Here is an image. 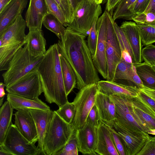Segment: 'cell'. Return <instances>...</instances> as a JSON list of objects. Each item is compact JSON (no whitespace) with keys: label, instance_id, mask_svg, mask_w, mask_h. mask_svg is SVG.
<instances>
[{"label":"cell","instance_id":"cell-43","mask_svg":"<svg viewBox=\"0 0 155 155\" xmlns=\"http://www.w3.org/2000/svg\"><path fill=\"white\" fill-rule=\"evenodd\" d=\"M100 122L98 111L94 104L87 115L86 122L97 127Z\"/></svg>","mask_w":155,"mask_h":155},{"label":"cell","instance_id":"cell-5","mask_svg":"<svg viewBox=\"0 0 155 155\" xmlns=\"http://www.w3.org/2000/svg\"><path fill=\"white\" fill-rule=\"evenodd\" d=\"M74 132L72 124L65 122L54 111L53 117L45 137V155H57Z\"/></svg>","mask_w":155,"mask_h":155},{"label":"cell","instance_id":"cell-10","mask_svg":"<svg viewBox=\"0 0 155 155\" xmlns=\"http://www.w3.org/2000/svg\"><path fill=\"white\" fill-rule=\"evenodd\" d=\"M8 93L35 99L43 92L38 69L34 70L20 78L12 85L6 87Z\"/></svg>","mask_w":155,"mask_h":155},{"label":"cell","instance_id":"cell-48","mask_svg":"<svg viewBox=\"0 0 155 155\" xmlns=\"http://www.w3.org/2000/svg\"><path fill=\"white\" fill-rule=\"evenodd\" d=\"M0 155H13L3 145L0 144Z\"/></svg>","mask_w":155,"mask_h":155},{"label":"cell","instance_id":"cell-52","mask_svg":"<svg viewBox=\"0 0 155 155\" xmlns=\"http://www.w3.org/2000/svg\"><path fill=\"white\" fill-rule=\"evenodd\" d=\"M146 133L148 134H150L155 135V129L148 130L147 131Z\"/></svg>","mask_w":155,"mask_h":155},{"label":"cell","instance_id":"cell-34","mask_svg":"<svg viewBox=\"0 0 155 155\" xmlns=\"http://www.w3.org/2000/svg\"><path fill=\"white\" fill-rule=\"evenodd\" d=\"M134 66L133 63L127 62L121 58L116 68L113 81L118 83L126 77Z\"/></svg>","mask_w":155,"mask_h":155},{"label":"cell","instance_id":"cell-26","mask_svg":"<svg viewBox=\"0 0 155 155\" xmlns=\"http://www.w3.org/2000/svg\"><path fill=\"white\" fill-rule=\"evenodd\" d=\"M144 87L155 90V70L144 62L133 64Z\"/></svg>","mask_w":155,"mask_h":155},{"label":"cell","instance_id":"cell-6","mask_svg":"<svg viewBox=\"0 0 155 155\" xmlns=\"http://www.w3.org/2000/svg\"><path fill=\"white\" fill-rule=\"evenodd\" d=\"M109 96L115 107V122L128 131L139 134H148L134 111L130 98L132 96L115 94Z\"/></svg>","mask_w":155,"mask_h":155},{"label":"cell","instance_id":"cell-21","mask_svg":"<svg viewBox=\"0 0 155 155\" xmlns=\"http://www.w3.org/2000/svg\"><path fill=\"white\" fill-rule=\"evenodd\" d=\"M97 139L95 152L100 155H119L108 127L100 122L97 127Z\"/></svg>","mask_w":155,"mask_h":155},{"label":"cell","instance_id":"cell-53","mask_svg":"<svg viewBox=\"0 0 155 155\" xmlns=\"http://www.w3.org/2000/svg\"><path fill=\"white\" fill-rule=\"evenodd\" d=\"M96 4L97 5L100 4L102 3L103 0H95Z\"/></svg>","mask_w":155,"mask_h":155},{"label":"cell","instance_id":"cell-50","mask_svg":"<svg viewBox=\"0 0 155 155\" xmlns=\"http://www.w3.org/2000/svg\"><path fill=\"white\" fill-rule=\"evenodd\" d=\"M12 0H0V12Z\"/></svg>","mask_w":155,"mask_h":155},{"label":"cell","instance_id":"cell-15","mask_svg":"<svg viewBox=\"0 0 155 155\" xmlns=\"http://www.w3.org/2000/svg\"><path fill=\"white\" fill-rule=\"evenodd\" d=\"M14 124L21 134L30 142L38 141L35 122L29 110H17L15 114Z\"/></svg>","mask_w":155,"mask_h":155},{"label":"cell","instance_id":"cell-29","mask_svg":"<svg viewBox=\"0 0 155 155\" xmlns=\"http://www.w3.org/2000/svg\"><path fill=\"white\" fill-rule=\"evenodd\" d=\"M137 0H121L115 6L113 15L114 21L118 19L131 20L132 11Z\"/></svg>","mask_w":155,"mask_h":155},{"label":"cell","instance_id":"cell-32","mask_svg":"<svg viewBox=\"0 0 155 155\" xmlns=\"http://www.w3.org/2000/svg\"><path fill=\"white\" fill-rule=\"evenodd\" d=\"M102 13V8L100 4L98 5L94 20L89 33L88 35L87 45L91 51L92 57L95 54L97 41V35L96 24L99 16Z\"/></svg>","mask_w":155,"mask_h":155},{"label":"cell","instance_id":"cell-14","mask_svg":"<svg viewBox=\"0 0 155 155\" xmlns=\"http://www.w3.org/2000/svg\"><path fill=\"white\" fill-rule=\"evenodd\" d=\"M78 149L83 154L97 155V127L86 122L84 126L75 132Z\"/></svg>","mask_w":155,"mask_h":155},{"label":"cell","instance_id":"cell-13","mask_svg":"<svg viewBox=\"0 0 155 155\" xmlns=\"http://www.w3.org/2000/svg\"><path fill=\"white\" fill-rule=\"evenodd\" d=\"M113 128L121 139L125 155H136L150 136L148 134H139L128 131L116 122Z\"/></svg>","mask_w":155,"mask_h":155},{"label":"cell","instance_id":"cell-22","mask_svg":"<svg viewBox=\"0 0 155 155\" xmlns=\"http://www.w3.org/2000/svg\"><path fill=\"white\" fill-rule=\"evenodd\" d=\"M134 111L147 131L155 129V112L137 96L131 97Z\"/></svg>","mask_w":155,"mask_h":155},{"label":"cell","instance_id":"cell-37","mask_svg":"<svg viewBox=\"0 0 155 155\" xmlns=\"http://www.w3.org/2000/svg\"><path fill=\"white\" fill-rule=\"evenodd\" d=\"M142 59L144 62L152 66L155 65V46H146L142 50Z\"/></svg>","mask_w":155,"mask_h":155},{"label":"cell","instance_id":"cell-31","mask_svg":"<svg viewBox=\"0 0 155 155\" xmlns=\"http://www.w3.org/2000/svg\"><path fill=\"white\" fill-rule=\"evenodd\" d=\"M136 25L143 46L155 43V21L148 24Z\"/></svg>","mask_w":155,"mask_h":155},{"label":"cell","instance_id":"cell-47","mask_svg":"<svg viewBox=\"0 0 155 155\" xmlns=\"http://www.w3.org/2000/svg\"><path fill=\"white\" fill-rule=\"evenodd\" d=\"M151 12L155 14V0H150L147 8L143 12Z\"/></svg>","mask_w":155,"mask_h":155},{"label":"cell","instance_id":"cell-28","mask_svg":"<svg viewBox=\"0 0 155 155\" xmlns=\"http://www.w3.org/2000/svg\"><path fill=\"white\" fill-rule=\"evenodd\" d=\"M13 109L7 101L0 109V144L4 141L7 131L12 124Z\"/></svg>","mask_w":155,"mask_h":155},{"label":"cell","instance_id":"cell-33","mask_svg":"<svg viewBox=\"0 0 155 155\" xmlns=\"http://www.w3.org/2000/svg\"><path fill=\"white\" fill-rule=\"evenodd\" d=\"M57 114L66 123L71 124L75 113V105L68 101L59 106V109L54 110Z\"/></svg>","mask_w":155,"mask_h":155},{"label":"cell","instance_id":"cell-46","mask_svg":"<svg viewBox=\"0 0 155 155\" xmlns=\"http://www.w3.org/2000/svg\"><path fill=\"white\" fill-rule=\"evenodd\" d=\"M155 101V90L144 87L140 90Z\"/></svg>","mask_w":155,"mask_h":155},{"label":"cell","instance_id":"cell-2","mask_svg":"<svg viewBox=\"0 0 155 155\" xmlns=\"http://www.w3.org/2000/svg\"><path fill=\"white\" fill-rule=\"evenodd\" d=\"M38 69L46 101L58 107L68 102L57 43L46 51Z\"/></svg>","mask_w":155,"mask_h":155},{"label":"cell","instance_id":"cell-17","mask_svg":"<svg viewBox=\"0 0 155 155\" xmlns=\"http://www.w3.org/2000/svg\"><path fill=\"white\" fill-rule=\"evenodd\" d=\"M48 14L45 0H30L25 15L26 26L29 30L41 29L44 18Z\"/></svg>","mask_w":155,"mask_h":155},{"label":"cell","instance_id":"cell-7","mask_svg":"<svg viewBox=\"0 0 155 155\" xmlns=\"http://www.w3.org/2000/svg\"><path fill=\"white\" fill-rule=\"evenodd\" d=\"M98 92L97 84L87 85L79 90L73 102L75 113L71 123L76 132L85 125L87 115L95 104Z\"/></svg>","mask_w":155,"mask_h":155},{"label":"cell","instance_id":"cell-11","mask_svg":"<svg viewBox=\"0 0 155 155\" xmlns=\"http://www.w3.org/2000/svg\"><path fill=\"white\" fill-rule=\"evenodd\" d=\"M13 155H37L40 154L35 143L30 142L12 123L2 144Z\"/></svg>","mask_w":155,"mask_h":155},{"label":"cell","instance_id":"cell-3","mask_svg":"<svg viewBox=\"0 0 155 155\" xmlns=\"http://www.w3.org/2000/svg\"><path fill=\"white\" fill-rule=\"evenodd\" d=\"M26 24L21 14L0 36V70H7L16 52L26 43Z\"/></svg>","mask_w":155,"mask_h":155},{"label":"cell","instance_id":"cell-12","mask_svg":"<svg viewBox=\"0 0 155 155\" xmlns=\"http://www.w3.org/2000/svg\"><path fill=\"white\" fill-rule=\"evenodd\" d=\"M97 41L96 51L92 57L97 71L104 79L107 77L108 68L106 55L107 24L106 10L99 17L96 24Z\"/></svg>","mask_w":155,"mask_h":155},{"label":"cell","instance_id":"cell-25","mask_svg":"<svg viewBox=\"0 0 155 155\" xmlns=\"http://www.w3.org/2000/svg\"><path fill=\"white\" fill-rule=\"evenodd\" d=\"M26 41L28 49L31 55L37 57L44 55L46 43L41 29L29 30Z\"/></svg>","mask_w":155,"mask_h":155},{"label":"cell","instance_id":"cell-51","mask_svg":"<svg viewBox=\"0 0 155 155\" xmlns=\"http://www.w3.org/2000/svg\"><path fill=\"white\" fill-rule=\"evenodd\" d=\"M71 4V7L73 12L74 11L75 8L81 0H68Z\"/></svg>","mask_w":155,"mask_h":155},{"label":"cell","instance_id":"cell-45","mask_svg":"<svg viewBox=\"0 0 155 155\" xmlns=\"http://www.w3.org/2000/svg\"><path fill=\"white\" fill-rule=\"evenodd\" d=\"M121 0H107L106 9L108 12L112 11Z\"/></svg>","mask_w":155,"mask_h":155},{"label":"cell","instance_id":"cell-41","mask_svg":"<svg viewBox=\"0 0 155 155\" xmlns=\"http://www.w3.org/2000/svg\"><path fill=\"white\" fill-rule=\"evenodd\" d=\"M115 146L119 155H125L121 139L117 131L113 127H108Z\"/></svg>","mask_w":155,"mask_h":155},{"label":"cell","instance_id":"cell-36","mask_svg":"<svg viewBox=\"0 0 155 155\" xmlns=\"http://www.w3.org/2000/svg\"><path fill=\"white\" fill-rule=\"evenodd\" d=\"M75 132L57 155H78V153Z\"/></svg>","mask_w":155,"mask_h":155},{"label":"cell","instance_id":"cell-18","mask_svg":"<svg viewBox=\"0 0 155 155\" xmlns=\"http://www.w3.org/2000/svg\"><path fill=\"white\" fill-rule=\"evenodd\" d=\"M27 0H12L0 12V36L21 14Z\"/></svg>","mask_w":155,"mask_h":155},{"label":"cell","instance_id":"cell-35","mask_svg":"<svg viewBox=\"0 0 155 155\" xmlns=\"http://www.w3.org/2000/svg\"><path fill=\"white\" fill-rule=\"evenodd\" d=\"M45 1L48 13L55 16L64 27H67V23L65 16L55 0H45Z\"/></svg>","mask_w":155,"mask_h":155},{"label":"cell","instance_id":"cell-39","mask_svg":"<svg viewBox=\"0 0 155 155\" xmlns=\"http://www.w3.org/2000/svg\"><path fill=\"white\" fill-rule=\"evenodd\" d=\"M131 20L137 25L151 23L155 21V14L151 12H143L135 16Z\"/></svg>","mask_w":155,"mask_h":155},{"label":"cell","instance_id":"cell-54","mask_svg":"<svg viewBox=\"0 0 155 155\" xmlns=\"http://www.w3.org/2000/svg\"><path fill=\"white\" fill-rule=\"evenodd\" d=\"M152 68H153V69L155 70V65H153L152 66Z\"/></svg>","mask_w":155,"mask_h":155},{"label":"cell","instance_id":"cell-8","mask_svg":"<svg viewBox=\"0 0 155 155\" xmlns=\"http://www.w3.org/2000/svg\"><path fill=\"white\" fill-rule=\"evenodd\" d=\"M107 32L106 55L108 73L106 80L113 81L116 68L122 58V50L114 28L112 13L106 10Z\"/></svg>","mask_w":155,"mask_h":155},{"label":"cell","instance_id":"cell-38","mask_svg":"<svg viewBox=\"0 0 155 155\" xmlns=\"http://www.w3.org/2000/svg\"><path fill=\"white\" fill-rule=\"evenodd\" d=\"M64 13L68 24L71 21L73 12L68 0H55Z\"/></svg>","mask_w":155,"mask_h":155},{"label":"cell","instance_id":"cell-27","mask_svg":"<svg viewBox=\"0 0 155 155\" xmlns=\"http://www.w3.org/2000/svg\"><path fill=\"white\" fill-rule=\"evenodd\" d=\"M59 57L65 90L68 96L77 85V78L68 61L60 53Z\"/></svg>","mask_w":155,"mask_h":155},{"label":"cell","instance_id":"cell-19","mask_svg":"<svg viewBox=\"0 0 155 155\" xmlns=\"http://www.w3.org/2000/svg\"><path fill=\"white\" fill-rule=\"evenodd\" d=\"M120 27L124 32L130 46L133 54L134 63H141L143 45L136 24L134 22L124 21L122 23Z\"/></svg>","mask_w":155,"mask_h":155},{"label":"cell","instance_id":"cell-42","mask_svg":"<svg viewBox=\"0 0 155 155\" xmlns=\"http://www.w3.org/2000/svg\"><path fill=\"white\" fill-rule=\"evenodd\" d=\"M150 0H137L132 11L131 19L134 16L143 12L147 8Z\"/></svg>","mask_w":155,"mask_h":155},{"label":"cell","instance_id":"cell-20","mask_svg":"<svg viewBox=\"0 0 155 155\" xmlns=\"http://www.w3.org/2000/svg\"><path fill=\"white\" fill-rule=\"evenodd\" d=\"M95 104L98 111L100 122L108 127H113L116 119L115 107L110 96L98 92Z\"/></svg>","mask_w":155,"mask_h":155},{"label":"cell","instance_id":"cell-4","mask_svg":"<svg viewBox=\"0 0 155 155\" xmlns=\"http://www.w3.org/2000/svg\"><path fill=\"white\" fill-rule=\"evenodd\" d=\"M44 55L34 57L29 53L26 44L20 48L10 61L8 67L2 74L5 87L12 85L30 71L38 69Z\"/></svg>","mask_w":155,"mask_h":155},{"label":"cell","instance_id":"cell-16","mask_svg":"<svg viewBox=\"0 0 155 155\" xmlns=\"http://www.w3.org/2000/svg\"><path fill=\"white\" fill-rule=\"evenodd\" d=\"M35 122L38 137V147L40 154L45 155V137L53 117L54 111L51 109L43 110L29 109Z\"/></svg>","mask_w":155,"mask_h":155},{"label":"cell","instance_id":"cell-23","mask_svg":"<svg viewBox=\"0 0 155 155\" xmlns=\"http://www.w3.org/2000/svg\"><path fill=\"white\" fill-rule=\"evenodd\" d=\"M97 84L98 92L108 96L115 94L136 96L140 91L133 87L107 80L100 81Z\"/></svg>","mask_w":155,"mask_h":155},{"label":"cell","instance_id":"cell-44","mask_svg":"<svg viewBox=\"0 0 155 155\" xmlns=\"http://www.w3.org/2000/svg\"><path fill=\"white\" fill-rule=\"evenodd\" d=\"M137 96L155 112V101L140 90Z\"/></svg>","mask_w":155,"mask_h":155},{"label":"cell","instance_id":"cell-49","mask_svg":"<svg viewBox=\"0 0 155 155\" xmlns=\"http://www.w3.org/2000/svg\"><path fill=\"white\" fill-rule=\"evenodd\" d=\"M5 87L4 83H0V99H4L6 94L5 91L4 87Z\"/></svg>","mask_w":155,"mask_h":155},{"label":"cell","instance_id":"cell-1","mask_svg":"<svg viewBox=\"0 0 155 155\" xmlns=\"http://www.w3.org/2000/svg\"><path fill=\"white\" fill-rule=\"evenodd\" d=\"M64 35L57 43L59 53L68 61L77 80V87L80 90L100 81L92 56L84 35L66 27Z\"/></svg>","mask_w":155,"mask_h":155},{"label":"cell","instance_id":"cell-9","mask_svg":"<svg viewBox=\"0 0 155 155\" xmlns=\"http://www.w3.org/2000/svg\"><path fill=\"white\" fill-rule=\"evenodd\" d=\"M97 6L95 0H81L76 7L72 20L67 27L87 36L89 33Z\"/></svg>","mask_w":155,"mask_h":155},{"label":"cell","instance_id":"cell-30","mask_svg":"<svg viewBox=\"0 0 155 155\" xmlns=\"http://www.w3.org/2000/svg\"><path fill=\"white\" fill-rule=\"evenodd\" d=\"M43 24L48 30L54 33L60 39L64 35L66 28L54 15L48 14L44 17Z\"/></svg>","mask_w":155,"mask_h":155},{"label":"cell","instance_id":"cell-24","mask_svg":"<svg viewBox=\"0 0 155 155\" xmlns=\"http://www.w3.org/2000/svg\"><path fill=\"white\" fill-rule=\"evenodd\" d=\"M7 100L9 102L13 109L16 110L30 109L43 110L50 109L48 105L39 98L31 99L8 93Z\"/></svg>","mask_w":155,"mask_h":155},{"label":"cell","instance_id":"cell-40","mask_svg":"<svg viewBox=\"0 0 155 155\" xmlns=\"http://www.w3.org/2000/svg\"><path fill=\"white\" fill-rule=\"evenodd\" d=\"M136 155H155V136H149Z\"/></svg>","mask_w":155,"mask_h":155}]
</instances>
